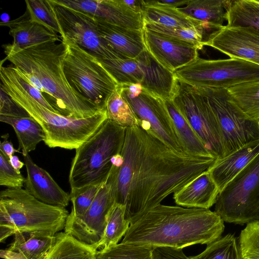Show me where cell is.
Instances as JSON below:
<instances>
[{"mask_svg": "<svg viewBox=\"0 0 259 259\" xmlns=\"http://www.w3.org/2000/svg\"><path fill=\"white\" fill-rule=\"evenodd\" d=\"M114 186L131 224L202 172L218 158L177 151L141 125L127 128Z\"/></svg>", "mask_w": 259, "mask_h": 259, "instance_id": "obj_1", "label": "cell"}, {"mask_svg": "<svg viewBox=\"0 0 259 259\" xmlns=\"http://www.w3.org/2000/svg\"><path fill=\"white\" fill-rule=\"evenodd\" d=\"M224 222L209 209L159 204L131 224L121 242L175 249L207 245L222 237Z\"/></svg>", "mask_w": 259, "mask_h": 259, "instance_id": "obj_2", "label": "cell"}, {"mask_svg": "<svg viewBox=\"0 0 259 259\" xmlns=\"http://www.w3.org/2000/svg\"><path fill=\"white\" fill-rule=\"evenodd\" d=\"M5 60L20 71L34 75L45 93L53 99L52 106L62 115L77 118L93 116L101 111L75 90L64 73L65 47L62 41L52 40L22 50L3 45Z\"/></svg>", "mask_w": 259, "mask_h": 259, "instance_id": "obj_3", "label": "cell"}, {"mask_svg": "<svg viewBox=\"0 0 259 259\" xmlns=\"http://www.w3.org/2000/svg\"><path fill=\"white\" fill-rule=\"evenodd\" d=\"M0 88L41 126L50 148L76 149L93 136L108 119L106 109L91 117L77 118L54 112L39 104L18 81L13 66L0 67Z\"/></svg>", "mask_w": 259, "mask_h": 259, "instance_id": "obj_4", "label": "cell"}, {"mask_svg": "<svg viewBox=\"0 0 259 259\" xmlns=\"http://www.w3.org/2000/svg\"><path fill=\"white\" fill-rule=\"evenodd\" d=\"M126 129L107 119L93 136L75 149L69 174L70 192L107 180L115 156L121 154Z\"/></svg>", "mask_w": 259, "mask_h": 259, "instance_id": "obj_5", "label": "cell"}, {"mask_svg": "<svg viewBox=\"0 0 259 259\" xmlns=\"http://www.w3.org/2000/svg\"><path fill=\"white\" fill-rule=\"evenodd\" d=\"M68 211L45 203L25 189L7 188L0 192V225L17 232L55 236L64 230Z\"/></svg>", "mask_w": 259, "mask_h": 259, "instance_id": "obj_6", "label": "cell"}, {"mask_svg": "<svg viewBox=\"0 0 259 259\" xmlns=\"http://www.w3.org/2000/svg\"><path fill=\"white\" fill-rule=\"evenodd\" d=\"M65 47L63 68L70 85L100 110L118 84L94 55L69 39H62Z\"/></svg>", "mask_w": 259, "mask_h": 259, "instance_id": "obj_7", "label": "cell"}, {"mask_svg": "<svg viewBox=\"0 0 259 259\" xmlns=\"http://www.w3.org/2000/svg\"><path fill=\"white\" fill-rule=\"evenodd\" d=\"M176 77L195 88L227 89L259 81V65L243 60H207L199 57L174 72Z\"/></svg>", "mask_w": 259, "mask_h": 259, "instance_id": "obj_8", "label": "cell"}, {"mask_svg": "<svg viewBox=\"0 0 259 259\" xmlns=\"http://www.w3.org/2000/svg\"><path fill=\"white\" fill-rule=\"evenodd\" d=\"M214 211L228 223L259 220V155L220 192Z\"/></svg>", "mask_w": 259, "mask_h": 259, "instance_id": "obj_9", "label": "cell"}, {"mask_svg": "<svg viewBox=\"0 0 259 259\" xmlns=\"http://www.w3.org/2000/svg\"><path fill=\"white\" fill-rule=\"evenodd\" d=\"M195 88L207 99L217 118L222 135V157L259 141V121L246 116L234 102L227 89Z\"/></svg>", "mask_w": 259, "mask_h": 259, "instance_id": "obj_10", "label": "cell"}, {"mask_svg": "<svg viewBox=\"0 0 259 259\" xmlns=\"http://www.w3.org/2000/svg\"><path fill=\"white\" fill-rule=\"evenodd\" d=\"M171 100L215 157L223 156L221 132L207 99L195 87L176 77Z\"/></svg>", "mask_w": 259, "mask_h": 259, "instance_id": "obj_11", "label": "cell"}, {"mask_svg": "<svg viewBox=\"0 0 259 259\" xmlns=\"http://www.w3.org/2000/svg\"><path fill=\"white\" fill-rule=\"evenodd\" d=\"M123 98L139 121V125L171 149L185 152L178 137L164 100L144 89L140 83L119 85Z\"/></svg>", "mask_w": 259, "mask_h": 259, "instance_id": "obj_12", "label": "cell"}, {"mask_svg": "<svg viewBox=\"0 0 259 259\" xmlns=\"http://www.w3.org/2000/svg\"><path fill=\"white\" fill-rule=\"evenodd\" d=\"M50 2L61 30V40L73 41L98 59H122L100 35L94 17Z\"/></svg>", "mask_w": 259, "mask_h": 259, "instance_id": "obj_13", "label": "cell"}, {"mask_svg": "<svg viewBox=\"0 0 259 259\" xmlns=\"http://www.w3.org/2000/svg\"><path fill=\"white\" fill-rule=\"evenodd\" d=\"M118 166L114 165L98 192L92 204L81 217L66 222L64 232L78 240L96 245L102 239L107 215L115 203L114 186Z\"/></svg>", "mask_w": 259, "mask_h": 259, "instance_id": "obj_14", "label": "cell"}, {"mask_svg": "<svg viewBox=\"0 0 259 259\" xmlns=\"http://www.w3.org/2000/svg\"><path fill=\"white\" fill-rule=\"evenodd\" d=\"M203 45L212 47L230 58L259 65V30L253 27L223 25L209 33Z\"/></svg>", "mask_w": 259, "mask_h": 259, "instance_id": "obj_15", "label": "cell"}, {"mask_svg": "<svg viewBox=\"0 0 259 259\" xmlns=\"http://www.w3.org/2000/svg\"><path fill=\"white\" fill-rule=\"evenodd\" d=\"M52 2L85 13L109 24L127 28L144 29L142 13L133 10L123 0H52Z\"/></svg>", "mask_w": 259, "mask_h": 259, "instance_id": "obj_16", "label": "cell"}, {"mask_svg": "<svg viewBox=\"0 0 259 259\" xmlns=\"http://www.w3.org/2000/svg\"><path fill=\"white\" fill-rule=\"evenodd\" d=\"M146 49L161 64L174 72L198 57L197 46L143 29Z\"/></svg>", "mask_w": 259, "mask_h": 259, "instance_id": "obj_17", "label": "cell"}, {"mask_svg": "<svg viewBox=\"0 0 259 259\" xmlns=\"http://www.w3.org/2000/svg\"><path fill=\"white\" fill-rule=\"evenodd\" d=\"M27 176L25 189L39 201L51 205L66 207L70 194L64 191L45 169L38 166L29 154L23 156Z\"/></svg>", "mask_w": 259, "mask_h": 259, "instance_id": "obj_18", "label": "cell"}, {"mask_svg": "<svg viewBox=\"0 0 259 259\" xmlns=\"http://www.w3.org/2000/svg\"><path fill=\"white\" fill-rule=\"evenodd\" d=\"M135 59L144 73L142 87L163 100H171L176 79L174 72L161 64L146 49Z\"/></svg>", "mask_w": 259, "mask_h": 259, "instance_id": "obj_19", "label": "cell"}, {"mask_svg": "<svg viewBox=\"0 0 259 259\" xmlns=\"http://www.w3.org/2000/svg\"><path fill=\"white\" fill-rule=\"evenodd\" d=\"M96 21L100 35L122 59H135L146 50L143 30Z\"/></svg>", "mask_w": 259, "mask_h": 259, "instance_id": "obj_20", "label": "cell"}, {"mask_svg": "<svg viewBox=\"0 0 259 259\" xmlns=\"http://www.w3.org/2000/svg\"><path fill=\"white\" fill-rule=\"evenodd\" d=\"M220 192L207 170L174 193L173 198L182 207L209 209L215 204Z\"/></svg>", "mask_w": 259, "mask_h": 259, "instance_id": "obj_21", "label": "cell"}, {"mask_svg": "<svg viewBox=\"0 0 259 259\" xmlns=\"http://www.w3.org/2000/svg\"><path fill=\"white\" fill-rule=\"evenodd\" d=\"M1 26L10 28L9 34L13 43L6 45L13 50H22L28 47L52 40L61 41L60 35L45 26L32 21L28 12L13 20L1 22Z\"/></svg>", "mask_w": 259, "mask_h": 259, "instance_id": "obj_22", "label": "cell"}, {"mask_svg": "<svg viewBox=\"0 0 259 259\" xmlns=\"http://www.w3.org/2000/svg\"><path fill=\"white\" fill-rule=\"evenodd\" d=\"M259 155V141L247 144L225 157L217 158L208 169L220 191Z\"/></svg>", "mask_w": 259, "mask_h": 259, "instance_id": "obj_23", "label": "cell"}, {"mask_svg": "<svg viewBox=\"0 0 259 259\" xmlns=\"http://www.w3.org/2000/svg\"><path fill=\"white\" fill-rule=\"evenodd\" d=\"M55 241V236L17 232L9 247L1 250V257L4 259H43Z\"/></svg>", "mask_w": 259, "mask_h": 259, "instance_id": "obj_24", "label": "cell"}, {"mask_svg": "<svg viewBox=\"0 0 259 259\" xmlns=\"http://www.w3.org/2000/svg\"><path fill=\"white\" fill-rule=\"evenodd\" d=\"M142 15L144 22L181 28H202L210 30L202 22L192 19L178 8L160 4L158 1H142Z\"/></svg>", "mask_w": 259, "mask_h": 259, "instance_id": "obj_25", "label": "cell"}, {"mask_svg": "<svg viewBox=\"0 0 259 259\" xmlns=\"http://www.w3.org/2000/svg\"><path fill=\"white\" fill-rule=\"evenodd\" d=\"M227 1L189 0L178 9L187 16L204 23L212 32L223 26L227 19Z\"/></svg>", "mask_w": 259, "mask_h": 259, "instance_id": "obj_26", "label": "cell"}, {"mask_svg": "<svg viewBox=\"0 0 259 259\" xmlns=\"http://www.w3.org/2000/svg\"><path fill=\"white\" fill-rule=\"evenodd\" d=\"M175 130L185 152L191 154L213 156L171 100H164Z\"/></svg>", "mask_w": 259, "mask_h": 259, "instance_id": "obj_27", "label": "cell"}, {"mask_svg": "<svg viewBox=\"0 0 259 259\" xmlns=\"http://www.w3.org/2000/svg\"><path fill=\"white\" fill-rule=\"evenodd\" d=\"M0 120L14 130L19 143L18 150L21 151L23 156L34 150L38 144L45 140L43 129L31 116L19 118L0 115Z\"/></svg>", "mask_w": 259, "mask_h": 259, "instance_id": "obj_28", "label": "cell"}, {"mask_svg": "<svg viewBox=\"0 0 259 259\" xmlns=\"http://www.w3.org/2000/svg\"><path fill=\"white\" fill-rule=\"evenodd\" d=\"M43 259H95L98 249L94 245L82 242L70 234L61 232Z\"/></svg>", "mask_w": 259, "mask_h": 259, "instance_id": "obj_29", "label": "cell"}, {"mask_svg": "<svg viewBox=\"0 0 259 259\" xmlns=\"http://www.w3.org/2000/svg\"><path fill=\"white\" fill-rule=\"evenodd\" d=\"M228 26L252 27L259 30V1H228Z\"/></svg>", "mask_w": 259, "mask_h": 259, "instance_id": "obj_30", "label": "cell"}, {"mask_svg": "<svg viewBox=\"0 0 259 259\" xmlns=\"http://www.w3.org/2000/svg\"><path fill=\"white\" fill-rule=\"evenodd\" d=\"M125 206L115 202L109 210L103 237L96 245L97 249L116 245L129 229L130 222L125 219Z\"/></svg>", "mask_w": 259, "mask_h": 259, "instance_id": "obj_31", "label": "cell"}, {"mask_svg": "<svg viewBox=\"0 0 259 259\" xmlns=\"http://www.w3.org/2000/svg\"><path fill=\"white\" fill-rule=\"evenodd\" d=\"M227 91L234 102L246 116L259 121V81L238 84Z\"/></svg>", "mask_w": 259, "mask_h": 259, "instance_id": "obj_32", "label": "cell"}, {"mask_svg": "<svg viewBox=\"0 0 259 259\" xmlns=\"http://www.w3.org/2000/svg\"><path fill=\"white\" fill-rule=\"evenodd\" d=\"M118 85L140 83L144 73L136 59H99Z\"/></svg>", "mask_w": 259, "mask_h": 259, "instance_id": "obj_33", "label": "cell"}, {"mask_svg": "<svg viewBox=\"0 0 259 259\" xmlns=\"http://www.w3.org/2000/svg\"><path fill=\"white\" fill-rule=\"evenodd\" d=\"M200 253L189 259H243L238 238L229 233L206 245Z\"/></svg>", "mask_w": 259, "mask_h": 259, "instance_id": "obj_34", "label": "cell"}, {"mask_svg": "<svg viewBox=\"0 0 259 259\" xmlns=\"http://www.w3.org/2000/svg\"><path fill=\"white\" fill-rule=\"evenodd\" d=\"M108 119L126 128L139 125V121L121 94L119 85L109 98L106 105Z\"/></svg>", "mask_w": 259, "mask_h": 259, "instance_id": "obj_35", "label": "cell"}, {"mask_svg": "<svg viewBox=\"0 0 259 259\" xmlns=\"http://www.w3.org/2000/svg\"><path fill=\"white\" fill-rule=\"evenodd\" d=\"M144 29L170 39L192 44L200 49L205 30L202 28H181L144 22Z\"/></svg>", "mask_w": 259, "mask_h": 259, "instance_id": "obj_36", "label": "cell"}, {"mask_svg": "<svg viewBox=\"0 0 259 259\" xmlns=\"http://www.w3.org/2000/svg\"><path fill=\"white\" fill-rule=\"evenodd\" d=\"M154 248L120 243L98 250L95 259H154Z\"/></svg>", "mask_w": 259, "mask_h": 259, "instance_id": "obj_37", "label": "cell"}, {"mask_svg": "<svg viewBox=\"0 0 259 259\" xmlns=\"http://www.w3.org/2000/svg\"><path fill=\"white\" fill-rule=\"evenodd\" d=\"M31 20L52 32L61 34V30L50 0L25 1Z\"/></svg>", "mask_w": 259, "mask_h": 259, "instance_id": "obj_38", "label": "cell"}, {"mask_svg": "<svg viewBox=\"0 0 259 259\" xmlns=\"http://www.w3.org/2000/svg\"><path fill=\"white\" fill-rule=\"evenodd\" d=\"M102 184L90 185L70 192L69 194L72 207L66 222L79 218L87 212Z\"/></svg>", "mask_w": 259, "mask_h": 259, "instance_id": "obj_39", "label": "cell"}, {"mask_svg": "<svg viewBox=\"0 0 259 259\" xmlns=\"http://www.w3.org/2000/svg\"><path fill=\"white\" fill-rule=\"evenodd\" d=\"M238 240L243 259H259V220L247 224Z\"/></svg>", "mask_w": 259, "mask_h": 259, "instance_id": "obj_40", "label": "cell"}, {"mask_svg": "<svg viewBox=\"0 0 259 259\" xmlns=\"http://www.w3.org/2000/svg\"><path fill=\"white\" fill-rule=\"evenodd\" d=\"M9 160L0 152V185L8 188H22L25 178L13 167Z\"/></svg>", "mask_w": 259, "mask_h": 259, "instance_id": "obj_41", "label": "cell"}, {"mask_svg": "<svg viewBox=\"0 0 259 259\" xmlns=\"http://www.w3.org/2000/svg\"><path fill=\"white\" fill-rule=\"evenodd\" d=\"M0 93V115L19 118L30 116L1 88Z\"/></svg>", "mask_w": 259, "mask_h": 259, "instance_id": "obj_42", "label": "cell"}, {"mask_svg": "<svg viewBox=\"0 0 259 259\" xmlns=\"http://www.w3.org/2000/svg\"><path fill=\"white\" fill-rule=\"evenodd\" d=\"M154 259H189L182 249L169 247H156L153 251Z\"/></svg>", "mask_w": 259, "mask_h": 259, "instance_id": "obj_43", "label": "cell"}, {"mask_svg": "<svg viewBox=\"0 0 259 259\" xmlns=\"http://www.w3.org/2000/svg\"><path fill=\"white\" fill-rule=\"evenodd\" d=\"M8 134L2 136V138H4V140L0 143V152H2L9 159L11 156L14 155L15 153L18 152L21 153V152L14 148L13 144L8 140Z\"/></svg>", "mask_w": 259, "mask_h": 259, "instance_id": "obj_44", "label": "cell"}, {"mask_svg": "<svg viewBox=\"0 0 259 259\" xmlns=\"http://www.w3.org/2000/svg\"><path fill=\"white\" fill-rule=\"evenodd\" d=\"M189 0H162L158 1L159 3L164 5L175 8H179L186 5Z\"/></svg>", "mask_w": 259, "mask_h": 259, "instance_id": "obj_45", "label": "cell"}, {"mask_svg": "<svg viewBox=\"0 0 259 259\" xmlns=\"http://www.w3.org/2000/svg\"><path fill=\"white\" fill-rule=\"evenodd\" d=\"M9 162L13 167L19 174L20 169L25 165L24 162L21 161L16 155H13L9 158Z\"/></svg>", "mask_w": 259, "mask_h": 259, "instance_id": "obj_46", "label": "cell"}, {"mask_svg": "<svg viewBox=\"0 0 259 259\" xmlns=\"http://www.w3.org/2000/svg\"><path fill=\"white\" fill-rule=\"evenodd\" d=\"M15 232L11 229L0 225V242H4L6 239L13 235H15Z\"/></svg>", "mask_w": 259, "mask_h": 259, "instance_id": "obj_47", "label": "cell"}]
</instances>
